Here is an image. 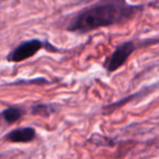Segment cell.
Masks as SVG:
<instances>
[{
	"label": "cell",
	"instance_id": "2",
	"mask_svg": "<svg viewBox=\"0 0 159 159\" xmlns=\"http://www.w3.org/2000/svg\"><path fill=\"white\" fill-rule=\"evenodd\" d=\"M44 44L38 39H32L22 43L8 55L7 59L11 62H21L33 57L43 48Z\"/></svg>",
	"mask_w": 159,
	"mask_h": 159
},
{
	"label": "cell",
	"instance_id": "6",
	"mask_svg": "<svg viewBox=\"0 0 159 159\" xmlns=\"http://www.w3.org/2000/svg\"><path fill=\"white\" fill-rule=\"evenodd\" d=\"M53 111V108L50 106V105H46V104H40V105H37V106L33 107L32 109V112L34 115H39V116H49L51 112Z\"/></svg>",
	"mask_w": 159,
	"mask_h": 159
},
{
	"label": "cell",
	"instance_id": "3",
	"mask_svg": "<svg viewBox=\"0 0 159 159\" xmlns=\"http://www.w3.org/2000/svg\"><path fill=\"white\" fill-rule=\"evenodd\" d=\"M135 50V45L133 42H125L118 46L116 50L112 52L111 57L108 59V62L106 63V68L109 72L118 70L124 62L128 60V58L132 55V52Z\"/></svg>",
	"mask_w": 159,
	"mask_h": 159
},
{
	"label": "cell",
	"instance_id": "5",
	"mask_svg": "<svg viewBox=\"0 0 159 159\" xmlns=\"http://www.w3.org/2000/svg\"><path fill=\"white\" fill-rule=\"evenodd\" d=\"M23 116V110L19 107H10L2 111V117L7 123H14Z\"/></svg>",
	"mask_w": 159,
	"mask_h": 159
},
{
	"label": "cell",
	"instance_id": "4",
	"mask_svg": "<svg viewBox=\"0 0 159 159\" xmlns=\"http://www.w3.org/2000/svg\"><path fill=\"white\" fill-rule=\"evenodd\" d=\"M35 135L33 128H20L8 133L6 139L12 143H29L35 139Z\"/></svg>",
	"mask_w": 159,
	"mask_h": 159
},
{
	"label": "cell",
	"instance_id": "1",
	"mask_svg": "<svg viewBox=\"0 0 159 159\" xmlns=\"http://www.w3.org/2000/svg\"><path fill=\"white\" fill-rule=\"evenodd\" d=\"M137 6H131L126 0H102L81 11L68 26L71 32L84 34L100 27L125 23L137 11Z\"/></svg>",
	"mask_w": 159,
	"mask_h": 159
}]
</instances>
